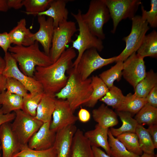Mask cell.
I'll return each mask as SVG.
<instances>
[{
  "label": "cell",
  "instance_id": "1",
  "mask_svg": "<svg viewBox=\"0 0 157 157\" xmlns=\"http://www.w3.org/2000/svg\"><path fill=\"white\" fill-rule=\"evenodd\" d=\"M76 56L75 49L71 47L51 64L36 67L33 77L41 85L44 93L55 96L65 86L68 78L66 73L72 67L73 60Z\"/></svg>",
  "mask_w": 157,
  "mask_h": 157
},
{
  "label": "cell",
  "instance_id": "2",
  "mask_svg": "<svg viewBox=\"0 0 157 157\" xmlns=\"http://www.w3.org/2000/svg\"><path fill=\"white\" fill-rule=\"evenodd\" d=\"M68 79L65 86L55 95L57 99L66 100L74 113L89 100L92 91L91 78L83 80L75 69L67 71Z\"/></svg>",
  "mask_w": 157,
  "mask_h": 157
},
{
  "label": "cell",
  "instance_id": "3",
  "mask_svg": "<svg viewBox=\"0 0 157 157\" xmlns=\"http://www.w3.org/2000/svg\"><path fill=\"white\" fill-rule=\"evenodd\" d=\"M8 51L18 63L20 70L28 76L33 77L36 67H46L53 63L49 56L40 50L37 41L28 46H11Z\"/></svg>",
  "mask_w": 157,
  "mask_h": 157
},
{
  "label": "cell",
  "instance_id": "4",
  "mask_svg": "<svg viewBox=\"0 0 157 157\" xmlns=\"http://www.w3.org/2000/svg\"><path fill=\"white\" fill-rule=\"evenodd\" d=\"M71 14L77 23L79 31L76 39L72 42V48L77 50L78 56L74 62L72 67L76 68L84 52L91 49H96L101 51L104 47L102 40L94 36L90 32L82 18V11L78 9L76 14L71 13Z\"/></svg>",
  "mask_w": 157,
  "mask_h": 157
},
{
  "label": "cell",
  "instance_id": "5",
  "mask_svg": "<svg viewBox=\"0 0 157 157\" xmlns=\"http://www.w3.org/2000/svg\"><path fill=\"white\" fill-rule=\"evenodd\" d=\"M110 17L108 9L102 0L91 1L87 11L82 14L83 21L91 33L102 40L105 38L104 25Z\"/></svg>",
  "mask_w": 157,
  "mask_h": 157
},
{
  "label": "cell",
  "instance_id": "6",
  "mask_svg": "<svg viewBox=\"0 0 157 157\" xmlns=\"http://www.w3.org/2000/svg\"><path fill=\"white\" fill-rule=\"evenodd\" d=\"M131 20L132 21L131 29L129 35L124 37L123 40L126 43L124 49L117 56L116 62H124L134 52H136L149 29L147 22L140 15H135Z\"/></svg>",
  "mask_w": 157,
  "mask_h": 157
},
{
  "label": "cell",
  "instance_id": "7",
  "mask_svg": "<svg viewBox=\"0 0 157 157\" xmlns=\"http://www.w3.org/2000/svg\"><path fill=\"white\" fill-rule=\"evenodd\" d=\"M78 30L74 22L67 20L54 28L49 55L53 63L65 50L69 44L72 42V37Z\"/></svg>",
  "mask_w": 157,
  "mask_h": 157
},
{
  "label": "cell",
  "instance_id": "8",
  "mask_svg": "<svg viewBox=\"0 0 157 157\" xmlns=\"http://www.w3.org/2000/svg\"><path fill=\"white\" fill-rule=\"evenodd\" d=\"M14 112L15 117L11 124L12 130L21 145L27 144L30 138L43 123L21 110Z\"/></svg>",
  "mask_w": 157,
  "mask_h": 157
},
{
  "label": "cell",
  "instance_id": "9",
  "mask_svg": "<svg viewBox=\"0 0 157 157\" xmlns=\"http://www.w3.org/2000/svg\"><path fill=\"white\" fill-rule=\"evenodd\" d=\"M109 10L112 19L113 28L111 32L114 33L118 25L122 20H131L135 15L138 7L142 4L140 0H102Z\"/></svg>",
  "mask_w": 157,
  "mask_h": 157
},
{
  "label": "cell",
  "instance_id": "10",
  "mask_svg": "<svg viewBox=\"0 0 157 157\" xmlns=\"http://www.w3.org/2000/svg\"><path fill=\"white\" fill-rule=\"evenodd\" d=\"M4 59L6 66L2 74L6 78H14L22 83L31 94L43 93L42 87L33 77L26 76L18 66L17 62L8 52L5 53Z\"/></svg>",
  "mask_w": 157,
  "mask_h": 157
},
{
  "label": "cell",
  "instance_id": "11",
  "mask_svg": "<svg viewBox=\"0 0 157 157\" xmlns=\"http://www.w3.org/2000/svg\"><path fill=\"white\" fill-rule=\"evenodd\" d=\"M117 60V56L104 58L100 56L96 49L91 48L84 52L76 68L75 69L82 79L85 80L88 78L95 71L115 62H116Z\"/></svg>",
  "mask_w": 157,
  "mask_h": 157
},
{
  "label": "cell",
  "instance_id": "12",
  "mask_svg": "<svg viewBox=\"0 0 157 157\" xmlns=\"http://www.w3.org/2000/svg\"><path fill=\"white\" fill-rule=\"evenodd\" d=\"M66 100L57 99L50 122V129L55 132L69 125H74L78 120L74 114Z\"/></svg>",
  "mask_w": 157,
  "mask_h": 157
},
{
  "label": "cell",
  "instance_id": "13",
  "mask_svg": "<svg viewBox=\"0 0 157 157\" xmlns=\"http://www.w3.org/2000/svg\"><path fill=\"white\" fill-rule=\"evenodd\" d=\"M146 73L144 58L134 52L123 62L122 76L133 88L145 77Z\"/></svg>",
  "mask_w": 157,
  "mask_h": 157
},
{
  "label": "cell",
  "instance_id": "14",
  "mask_svg": "<svg viewBox=\"0 0 157 157\" xmlns=\"http://www.w3.org/2000/svg\"><path fill=\"white\" fill-rule=\"evenodd\" d=\"M0 141L2 157H14L20 150L21 145L12 131L10 122L0 126Z\"/></svg>",
  "mask_w": 157,
  "mask_h": 157
},
{
  "label": "cell",
  "instance_id": "15",
  "mask_svg": "<svg viewBox=\"0 0 157 157\" xmlns=\"http://www.w3.org/2000/svg\"><path fill=\"white\" fill-rule=\"evenodd\" d=\"M50 122L43 123L39 130L32 136L28 143L29 148L36 150H44L53 146L56 132L50 129Z\"/></svg>",
  "mask_w": 157,
  "mask_h": 157
},
{
  "label": "cell",
  "instance_id": "16",
  "mask_svg": "<svg viewBox=\"0 0 157 157\" xmlns=\"http://www.w3.org/2000/svg\"><path fill=\"white\" fill-rule=\"evenodd\" d=\"M38 21L39 29L37 32L33 33V40L40 43L44 53L49 56L54 29L53 20L50 17L46 19L45 16L41 15L38 16Z\"/></svg>",
  "mask_w": 157,
  "mask_h": 157
},
{
  "label": "cell",
  "instance_id": "17",
  "mask_svg": "<svg viewBox=\"0 0 157 157\" xmlns=\"http://www.w3.org/2000/svg\"><path fill=\"white\" fill-rule=\"evenodd\" d=\"M74 124L69 125L56 133V136L53 145L57 157H70L72 141L77 130Z\"/></svg>",
  "mask_w": 157,
  "mask_h": 157
},
{
  "label": "cell",
  "instance_id": "18",
  "mask_svg": "<svg viewBox=\"0 0 157 157\" xmlns=\"http://www.w3.org/2000/svg\"><path fill=\"white\" fill-rule=\"evenodd\" d=\"M69 0H52L48 8L45 11L37 14L38 16H47L53 20L54 28L59 24L67 20L69 12L66 5Z\"/></svg>",
  "mask_w": 157,
  "mask_h": 157
},
{
  "label": "cell",
  "instance_id": "19",
  "mask_svg": "<svg viewBox=\"0 0 157 157\" xmlns=\"http://www.w3.org/2000/svg\"><path fill=\"white\" fill-rule=\"evenodd\" d=\"M11 44L15 45L28 46L33 44V33L26 27L25 18L17 22V25L8 33Z\"/></svg>",
  "mask_w": 157,
  "mask_h": 157
},
{
  "label": "cell",
  "instance_id": "20",
  "mask_svg": "<svg viewBox=\"0 0 157 157\" xmlns=\"http://www.w3.org/2000/svg\"><path fill=\"white\" fill-rule=\"evenodd\" d=\"M70 157H95L88 140L79 129L73 137Z\"/></svg>",
  "mask_w": 157,
  "mask_h": 157
},
{
  "label": "cell",
  "instance_id": "21",
  "mask_svg": "<svg viewBox=\"0 0 157 157\" xmlns=\"http://www.w3.org/2000/svg\"><path fill=\"white\" fill-rule=\"evenodd\" d=\"M109 129L104 128L97 124L95 128L84 133L92 147H101L106 153L110 156V147L108 141Z\"/></svg>",
  "mask_w": 157,
  "mask_h": 157
},
{
  "label": "cell",
  "instance_id": "22",
  "mask_svg": "<svg viewBox=\"0 0 157 157\" xmlns=\"http://www.w3.org/2000/svg\"><path fill=\"white\" fill-rule=\"evenodd\" d=\"M92 115L97 124L104 128L113 127L118 123L117 113L104 104L93 110Z\"/></svg>",
  "mask_w": 157,
  "mask_h": 157
},
{
  "label": "cell",
  "instance_id": "23",
  "mask_svg": "<svg viewBox=\"0 0 157 157\" xmlns=\"http://www.w3.org/2000/svg\"><path fill=\"white\" fill-rule=\"evenodd\" d=\"M56 100L54 96L43 93L38 106L35 117L43 123L50 122Z\"/></svg>",
  "mask_w": 157,
  "mask_h": 157
},
{
  "label": "cell",
  "instance_id": "24",
  "mask_svg": "<svg viewBox=\"0 0 157 157\" xmlns=\"http://www.w3.org/2000/svg\"><path fill=\"white\" fill-rule=\"evenodd\" d=\"M137 52V55L143 58L147 56L157 57V32L156 31L153 30L145 35Z\"/></svg>",
  "mask_w": 157,
  "mask_h": 157
},
{
  "label": "cell",
  "instance_id": "25",
  "mask_svg": "<svg viewBox=\"0 0 157 157\" xmlns=\"http://www.w3.org/2000/svg\"><path fill=\"white\" fill-rule=\"evenodd\" d=\"M23 97L18 95L10 93L6 90L0 93V107L2 112L5 114L21 110Z\"/></svg>",
  "mask_w": 157,
  "mask_h": 157
},
{
  "label": "cell",
  "instance_id": "26",
  "mask_svg": "<svg viewBox=\"0 0 157 157\" xmlns=\"http://www.w3.org/2000/svg\"><path fill=\"white\" fill-rule=\"evenodd\" d=\"M117 112L122 124L121 127L118 128H110L109 130L112 135L114 137H117L125 133H135L138 124L136 120L132 117V115L126 112L117 111Z\"/></svg>",
  "mask_w": 157,
  "mask_h": 157
},
{
  "label": "cell",
  "instance_id": "27",
  "mask_svg": "<svg viewBox=\"0 0 157 157\" xmlns=\"http://www.w3.org/2000/svg\"><path fill=\"white\" fill-rule=\"evenodd\" d=\"M91 78L92 91L89 100L83 105L89 108H92L98 101L108 92L109 89L100 78L93 76Z\"/></svg>",
  "mask_w": 157,
  "mask_h": 157
},
{
  "label": "cell",
  "instance_id": "28",
  "mask_svg": "<svg viewBox=\"0 0 157 157\" xmlns=\"http://www.w3.org/2000/svg\"><path fill=\"white\" fill-rule=\"evenodd\" d=\"M157 85V75L153 70L146 72L145 77L136 85L134 94L141 98H145L151 90Z\"/></svg>",
  "mask_w": 157,
  "mask_h": 157
},
{
  "label": "cell",
  "instance_id": "29",
  "mask_svg": "<svg viewBox=\"0 0 157 157\" xmlns=\"http://www.w3.org/2000/svg\"><path fill=\"white\" fill-rule=\"evenodd\" d=\"M147 103L145 98L136 96L129 93L125 96L124 99L116 111L126 112L132 114H136Z\"/></svg>",
  "mask_w": 157,
  "mask_h": 157
},
{
  "label": "cell",
  "instance_id": "30",
  "mask_svg": "<svg viewBox=\"0 0 157 157\" xmlns=\"http://www.w3.org/2000/svg\"><path fill=\"white\" fill-rule=\"evenodd\" d=\"M134 119L138 124L143 126L157 124V108L147 103L136 114Z\"/></svg>",
  "mask_w": 157,
  "mask_h": 157
},
{
  "label": "cell",
  "instance_id": "31",
  "mask_svg": "<svg viewBox=\"0 0 157 157\" xmlns=\"http://www.w3.org/2000/svg\"><path fill=\"white\" fill-rule=\"evenodd\" d=\"M123 62L119 61L110 69L104 71L99 77L109 88L112 87L115 81H120L122 76Z\"/></svg>",
  "mask_w": 157,
  "mask_h": 157
},
{
  "label": "cell",
  "instance_id": "32",
  "mask_svg": "<svg viewBox=\"0 0 157 157\" xmlns=\"http://www.w3.org/2000/svg\"><path fill=\"white\" fill-rule=\"evenodd\" d=\"M135 133L138 137L139 143L143 153L155 155L154 149L156 148L147 129L143 126L138 124Z\"/></svg>",
  "mask_w": 157,
  "mask_h": 157
},
{
  "label": "cell",
  "instance_id": "33",
  "mask_svg": "<svg viewBox=\"0 0 157 157\" xmlns=\"http://www.w3.org/2000/svg\"><path fill=\"white\" fill-rule=\"evenodd\" d=\"M108 136L110 156L112 157H139L140 156L129 151L120 141L112 135L109 129Z\"/></svg>",
  "mask_w": 157,
  "mask_h": 157
},
{
  "label": "cell",
  "instance_id": "34",
  "mask_svg": "<svg viewBox=\"0 0 157 157\" xmlns=\"http://www.w3.org/2000/svg\"><path fill=\"white\" fill-rule=\"evenodd\" d=\"M129 151L139 156L143 153L140 147L138 137L134 133H122L116 137Z\"/></svg>",
  "mask_w": 157,
  "mask_h": 157
},
{
  "label": "cell",
  "instance_id": "35",
  "mask_svg": "<svg viewBox=\"0 0 157 157\" xmlns=\"http://www.w3.org/2000/svg\"><path fill=\"white\" fill-rule=\"evenodd\" d=\"M125 97L121 90L113 85L109 88L108 92L99 100L116 110L121 105Z\"/></svg>",
  "mask_w": 157,
  "mask_h": 157
},
{
  "label": "cell",
  "instance_id": "36",
  "mask_svg": "<svg viewBox=\"0 0 157 157\" xmlns=\"http://www.w3.org/2000/svg\"><path fill=\"white\" fill-rule=\"evenodd\" d=\"M14 157H57L53 146L44 150H36L29 148L28 144L21 145L20 151Z\"/></svg>",
  "mask_w": 157,
  "mask_h": 157
},
{
  "label": "cell",
  "instance_id": "37",
  "mask_svg": "<svg viewBox=\"0 0 157 157\" xmlns=\"http://www.w3.org/2000/svg\"><path fill=\"white\" fill-rule=\"evenodd\" d=\"M43 93H28L23 98L21 110L30 115L35 117L38 106Z\"/></svg>",
  "mask_w": 157,
  "mask_h": 157
},
{
  "label": "cell",
  "instance_id": "38",
  "mask_svg": "<svg viewBox=\"0 0 157 157\" xmlns=\"http://www.w3.org/2000/svg\"><path fill=\"white\" fill-rule=\"evenodd\" d=\"M52 0H22L23 6L27 15H36L45 11Z\"/></svg>",
  "mask_w": 157,
  "mask_h": 157
},
{
  "label": "cell",
  "instance_id": "39",
  "mask_svg": "<svg viewBox=\"0 0 157 157\" xmlns=\"http://www.w3.org/2000/svg\"><path fill=\"white\" fill-rule=\"evenodd\" d=\"M6 90L8 93L16 94L23 98L28 94V91L22 83L11 77L6 78Z\"/></svg>",
  "mask_w": 157,
  "mask_h": 157
},
{
  "label": "cell",
  "instance_id": "40",
  "mask_svg": "<svg viewBox=\"0 0 157 157\" xmlns=\"http://www.w3.org/2000/svg\"><path fill=\"white\" fill-rule=\"evenodd\" d=\"M151 8L149 11L145 10L141 4V17L153 28L157 27V0H151Z\"/></svg>",
  "mask_w": 157,
  "mask_h": 157
},
{
  "label": "cell",
  "instance_id": "41",
  "mask_svg": "<svg viewBox=\"0 0 157 157\" xmlns=\"http://www.w3.org/2000/svg\"><path fill=\"white\" fill-rule=\"evenodd\" d=\"M11 44L8 33L6 32L0 33V47L2 48L5 53L8 52L11 46Z\"/></svg>",
  "mask_w": 157,
  "mask_h": 157
},
{
  "label": "cell",
  "instance_id": "42",
  "mask_svg": "<svg viewBox=\"0 0 157 157\" xmlns=\"http://www.w3.org/2000/svg\"><path fill=\"white\" fill-rule=\"evenodd\" d=\"M145 98L147 104L157 107V85L151 90Z\"/></svg>",
  "mask_w": 157,
  "mask_h": 157
},
{
  "label": "cell",
  "instance_id": "43",
  "mask_svg": "<svg viewBox=\"0 0 157 157\" xmlns=\"http://www.w3.org/2000/svg\"><path fill=\"white\" fill-rule=\"evenodd\" d=\"M15 113L5 114L1 111L0 108V127L3 124L10 122L13 120L15 117Z\"/></svg>",
  "mask_w": 157,
  "mask_h": 157
},
{
  "label": "cell",
  "instance_id": "44",
  "mask_svg": "<svg viewBox=\"0 0 157 157\" xmlns=\"http://www.w3.org/2000/svg\"><path fill=\"white\" fill-rule=\"evenodd\" d=\"M78 117L81 122L85 123L88 121L90 118V114L86 109L81 108L79 111Z\"/></svg>",
  "mask_w": 157,
  "mask_h": 157
},
{
  "label": "cell",
  "instance_id": "45",
  "mask_svg": "<svg viewBox=\"0 0 157 157\" xmlns=\"http://www.w3.org/2000/svg\"><path fill=\"white\" fill-rule=\"evenodd\" d=\"M147 129L152 138L155 148H157V124L149 126Z\"/></svg>",
  "mask_w": 157,
  "mask_h": 157
},
{
  "label": "cell",
  "instance_id": "46",
  "mask_svg": "<svg viewBox=\"0 0 157 157\" xmlns=\"http://www.w3.org/2000/svg\"><path fill=\"white\" fill-rule=\"evenodd\" d=\"M9 8H13L15 9L21 8L23 6L22 0H7Z\"/></svg>",
  "mask_w": 157,
  "mask_h": 157
},
{
  "label": "cell",
  "instance_id": "47",
  "mask_svg": "<svg viewBox=\"0 0 157 157\" xmlns=\"http://www.w3.org/2000/svg\"><path fill=\"white\" fill-rule=\"evenodd\" d=\"M92 147L95 157H112L99 147L94 146Z\"/></svg>",
  "mask_w": 157,
  "mask_h": 157
},
{
  "label": "cell",
  "instance_id": "48",
  "mask_svg": "<svg viewBox=\"0 0 157 157\" xmlns=\"http://www.w3.org/2000/svg\"><path fill=\"white\" fill-rule=\"evenodd\" d=\"M6 78L2 74H0V91L6 90Z\"/></svg>",
  "mask_w": 157,
  "mask_h": 157
},
{
  "label": "cell",
  "instance_id": "49",
  "mask_svg": "<svg viewBox=\"0 0 157 157\" xmlns=\"http://www.w3.org/2000/svg\"><path fill=\"white\" fill-rule=\"evenodd\" d=\"M9 9L7 0H0V11L6 12Z\"/></svg>",
  "mask_w": 157,
  "mask_h": 157
},
{
  "label": "cell",
  "instance_id": "50",
  "mask_svg": "<svg viewBox=\"0 0 157 157\" xmlns=\"http://www.w3.org/2000/svg\"><path fill=\"white\" fill-rule=\"evenodd\" d=\"M6 66V63L4 58L0 56V74H2Z\"/></svg>",
  "mask_w": 157,
  "mask_h": 157
},
{
  "label": "cell",
  "instance_id": "51",
  "mask_svg": "<svg viewBox=\"0 0 157 157\" xmlns=\"http://www.w3.org/2000/svg\"><path fill=\"white\" fill-rule=\"evenodd\" d=\"M155 155H150L143 153L139 157H155Z\"/></svg>",
  "mask_w": 157,
  "mask_h": 157
},
{
  "label": "cell",
  "instance_id": "52",
  "mask_svg": "<svg viewBox=\"0 0 157 157\" xmlns=\"http://www.w3.org/2000/svg\"><path fill=\"white\" fill-rule=\"evenodd\" d=\"M1 146H0V155H1V154H0V150H1Z\"/></svg>",
  "mask_w": 157,
  "mask_h": 157
},
{
  "label": "cell",
  "instance_id": "53",
  "mask_svg": "<svg viewBox=\"0 0 157 157\" xmlns=\"http://www.w3.org/2000/svg\"><path fill=\"white\" fill-rule=\"evenodd\" d=\"M1 92L0 91V93Z\"/></svg>",
  "mask_w": 157,
  "mask_h": 157
}]
</instances>
